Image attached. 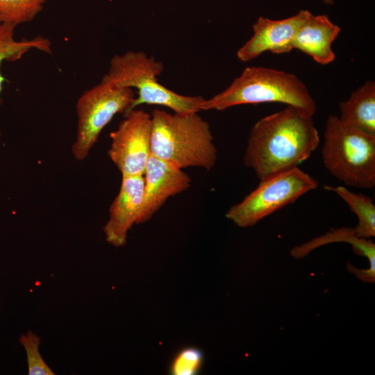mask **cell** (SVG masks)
<instances>
[{
    "instance_id": "obj_12",
    "label": "cell",
    "mask_w": 375,
    "mask_h": 375,
    "mask_svg": "<svg viewBox=\"0 0 375 375\" xmlns=\"http://www.w3.org/2000/svg\"><path fill=\"white\" fill-rule=\"evenodd\" d=\"M340 31L327 15L310 12L296 32L293 49L310 56L320 65L330 64L335 59L332 44Z\"/></svg>"
},
{
    "instance_id": "obj_1",
    "label": "cell",
    "mask_w": 375,
    "mask_h": 375,
    "mask_svg": "<svg viewBox=\"0 0 375 375\" xmlns=\"http://www.w3.org/2000/svg\"><path fill=\"white\" fill-rule=\"evenodd\" d=\"M310 112L290 105L259 119L252 126L244 164L261 180L306 160L319 136Z\"/></svg>"
},
{
    "instance_id": "obj_5",
    "label": "cell",
    "mask_w": 375,
    "mask_h": 375,
    "mask_svg": "<svg viewBox=\"0 0 375 375\" xmlns=\"http://www.w3.org/2000/svg\"><path fill=\"white\" fill-rule=\"evenodd\" d=\"M326 169L348 186L375 185V137L364 134L331 115L326 122L322 149Z\"/></svg>"
},
{
    "instance_id": "obj_20",
    "label": "cell",
    "mask_w": 375,
    "mask_h": 375,
    "mask_svg": "<svg viewBox=\"0 0 375 375\" xmlns=\"http://www.w3.org/2000/svg\"><path fill=\"white\" fill-rule=\"evenodd\" d=\"M347 269L353 274L357 278L362 282L374 283L375 282V266L369 265L367 269H358L353 267L349 262L347 263Z\"/></svg>"
},
{
    "instance_id": "obj_11",
    "label": "cell",
    "mask_w": 375,
    "mask_h": 375,
    "mask_svg": "<svg viewBox=\"0 0 375 375\" xmlns=\"http://www.w3.org/2000/svg\"><path fill=\"white\" fill-rule=\"evenodd\" d=\"M144 189V175L122 176L119 191L109 208L103 227L106 240L115 247L126 244L127 233L140 217Z\"/></svg>"
},
{
    "instance_id": "obj_17",
    "label": "cell",
    "mask_w": 375,
    "mask_h": 375,
    "mask_svg": "<svg viewBox=\"0 0 375 375\" xmlns=\"http://www.w3.org/2000/svg\"><path fill=\"white\" fill-rule=\"evenodd\" d=\"M47 0H0V23L15 25L31 22Z\"/></svg>"
},
{
    "instance_id": "obj_19",
    "label": "cell",
    "mask_w": 375,
    "mask_h": 375,
    "mask_svg": "<svg viewBox=\"0 0 375 375\" xmlns=\"http://www.w3.org/2000/svg\"><path fill=\"white\" fill-rule=\"evenodd\" d=\"M19 342L26 353L29 375L54 374L39 352L40 338L37 335L28 331L26 334H22L20 336Z\"/></svg>"
},
{
    "instance_id": "obj_15",
    "label": "cell",
    "mask_w": 375,
    "mask_h": 375,
    "mask_svg": "<svg viewBox=\"0 0 375 375\" xmlns=\"http://www.w3.org/2000/svg\"><path fill=\"white\" fill-rule=\"evenodd\" d=\"M324 189L338 194L357 215L358 222L353 228L356 237L369 239L375 236V205L370 197L355 193L342 185H324Z\"/></svg>"
},
{
    "instance_id": "obj_2",
    "label": "cell",
    "mask_w": 375,
    "mask_h": 375,
    "mask_svg": "<svg viewBox=\"0 0 375 375\" xmlns=\"http://www.w3.org/2000/svg\"><path fill=\"white\" fill-rule=\"evenodd\" d=\"M152 112L151 155L181 169L210 171L217 160L210 124L199 114Z\"/></svg>"
},
{
    "instance_id": "obj_6",
    "label": "cell",
    "mask_w": 375,
    "mask_h": 375,
    "mask_svg": "<svg viewBox=\"0 0 375 375\" xmlns=\"http://www.w3.org/2000/svg\"><path fill=\"white\" fill-rule=\"evenodd\" d=\"M318 185L317 180L298 167L280 172L260 180L258 185L225 215L239 227H249Z\"/></svg>"
},
{
    "instance_id": "obj_13",
    "label": "cell",
    "mask_w": 375,
    "mask_h": 375,
    "mask_svg": "<svg viewBox=\"0 0 375 375\" xmlns=\"http://www.w3.org/2000/svg\"><path fill=\"white\" fill-rule=\"evenodd\" d=\"M341 122L367 135L375 137V82L366 81L340 102Z\"/></svg>"
},
{
    "instance_id": "obj_22",
    "label": "cell",
    "mask_w": 375,
    "mask_h": 375,
    "mask_svg": "<svg viewBox=\"0 0 375 375\" xmlns=\"http://www.w3.org/2000/svg\"><path fill=\"white\" fill-rule=\"evenodd\" d=\"M1 24V23H0Z\"/></svg>"
},
{
    "instance_id": "obj_21",
    "label": "cell",
    "mask_w": 375,
    "mask_h": 375,
    "mask_svg": "<svg viewBox=\"0 0 375 375\" xmlns=\"http://www.w3.org/2000/svg\"><path fill=\"white\" fill-rule=\"evenodd\" d=\"M324 3L326 5H333L334 3V0H322Z\"/></svg>"
},
{
    "instance_id": "obj_10",
    "label": "cell",
    "mask_w": 375,
    "mask_h": 375,
    "mask_svg": "<svg viewBox=\"0 0 375 375\" xmlns=\"http://www.w3.org/2000/svg\"><path fill=\"white\" fill-rule=\"evenodd\" d=\"M144 178L143 204L138 224L149 220L169 197L187 190L192 182L183 169L152 155Z\"/></svg>"
},
{
    "instance_id": "obj_3",
    "label": "cell",
    "mask_w": 375,
    "mask_h": 375,
    "mask_svg": "<svg viewBox=\"0 0 375 375\" xmlns=\"http://www.w3.org/2000/svg\"><path fill=\"white\" fill-rule=\"evenodd\" d=\"M282 103L314 115L317 105L306 85L294 74L263 67H247L222 92L206 99L201 110H224L244 104Z\"/></svg>"
},
{
    "instance_id": "obj_8",
    "label": "cell",
    "mask_w": 375,
    "mask_h": 375,
    "mask_svg": "<svg viewBox=\"0 0 375 375\" xmlns=\"http://www.w3.org/2000/svg\"><path fill=\"white\" fill-rule=\"evenodd\" d=\"M110 135L108 156L122 176L144 175L151 156V115L134 108Z\"/></svg>"
},
{
    "instance_id": "obj_16",
    "label": "cell",
    "mask_w": 375,
    "mask_h": 375,
    "mask_svg": "<svg viewBox=\"0 0 375 375\" xmlns=\"http://www.w3.org/2000/svg\"><path fill=\"white\" fill-rule=\"evenodd\" d=\"M16 26L9 23L0 24V102L3 85L6 81L1 72V65L3 61H15L32 49L51 53V42L49 39L37 36L31 40L23 39L16 40L14 31Z\"/></svg>"
},
{
    "instance_id": "obj_9",
    "label": "cell",
    "mask_w": 375,
    "mask_h": 375,
    "mask_svg": "<svg viewBox=\"0 0 375 375\" xmlns=\"http://www.w3.org/2000/svg\"><path fill=\"white\" fill-rule=\"evenodd\" d=\"M310 13L301 10L292 17L278 20L259 17L253 25L252 37L238 50V58L248 62L267 51L275 54L291 51L296 32Z\"/></svg>"
},
{
    "instance_id": "obj_18",
    "label": "cell",
    "mask_w": 375,
    "mask_h": 375,
    "mask_svg": "<svg viewBox=\"0 0 375 375\" xmlns=\"http://www.w3.org/2000/svg\"><path fill=\"white\" fill-rule=\"evenodd\" d=\"M203 362V353L199 349L185 347L172 358L169 372L172 375H195L200 372Z\"/></svg>"
},
{
    "instance_id": "obj_7",
    "label": "cell",
    "mask_w": 375,
    "mask_h": 375,
    "mask_svg": "<svg viewBox=\"0 0 375 375\" xmlns=\"http://www.w3.org/2000/svg\"><path fill=\"white\" fill-rule=\"evenodd\" d=\"M135 99L132 88L102 80L78 98V127L72 151L77 160L85 159L105 126L118 113H126Z\"/></svg>"
},
{
    "instance_id": "obj_4",
    "label": "cell",
    "mask_w": 375,
    "mask_h": 375,
    "mask_svg": "<svg viewBox=\"0 0 375 375\" xmlns=\"http://www.w3.org/2000/svg\"><path fill=\"white\" fill-rule=\"evenodd\" d=\"M163 69L161 62L144 52L130 51L110 59L108 73L102 80L119 87L137 89L138 97L128 111L142 104L167 107L178 114L201 111L203 97L179 94L158 81L157 76Z\"/></svg>"
},
{
    "instance_id": "obj_14",
    "label": "cell",
    "mask_w": 375,
    "mask_h": 375,
    "mask_svg": "<svg viewBox=\"0 0 375 375\" xmlns=\"http://www.w3.org/2000/svg\"><path fill=\"white\" fill-rule=\"evenodd\" d=\"M333 242L351 244L356 254L367 258L369 265L375 266V244L370 239L356 237L354 228L351 227L332 228L319 237L293 247L290 255L294 258H303L312 250Z\"/></svg>"
}]
</instances>
